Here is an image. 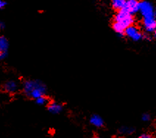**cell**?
Returning a JSON list of instances; mask_svg holds the SVG:
<instances>
[{
	"instance_id": "obj_16",
	"label": "cell",
	"mask_w": 156,
	"mask_h": 138,
	"mask_svg": "<svg viewBox=\"0 0 156 138\" xmlns=\"http://www.w3.org/2000/svg\"><path fill=\"white\" fill-rule=\"evenodd\" d=\"M6 5H7V3L5 2L0 0V10H2V9H4L5 8V6H6Z\"/></svg>"
},
{
	"instance_id": "obj_11",
	"label": "cell",
	"mask_w": 156,
	"mask_h": 138,
	"mask_svg": "<svg viewBox=\"0 0 156 138\" xmlns=\"http://www.w3.org/2000/svg\"><path fill=\"white\" fill-rule=\"evenodd\" d=\"M119 132L122 135H127V134H131L134 132V129L133 127L129 126H122L119 129Z\"/></svg>"
},
{
	"instance_id": "obj_3",
	"label": "cell",
	"mask_w": 156,
	"mask_h": 138,
	"mask_svg": "<svg viewBox=\"0 0 156 138\" xmlns=\"http://www.w3.org/2000/svg\"><path fill=\"white\" fill-rule=\"evenodd\" d=\"M142 19H155L156 11L152 3L147 1L140 2L139 11Z\"/></svg>"
},
{
	"instance_id": "obj_7",
	"label": "cell",
	"mask_w": 156,
	"mask_h": 138,
	"mask_svg": "<svg viewBox=\"0 0 156 138\" xmlns=\"http://www.w3.org/2000/svg\"><path fill=\"white\" fill-rule=\"evenodd\" d=\"M90 123L97 128H101L104 126V121L100 116L97 114L92 115L89 119Z\"/></svg>"
},
{
	"instance_id": "obj_18",
	"label": "cell",
	"mask_w": 156,
	"mask_h": 138,
	"mask_svg": "<svg viewBox=\"0 0 156 138\" xmlns=\"http://www.w3.org/2000/svg\"><path fill=\"white\" fill-rule=\"evenodd\" d=\"M93 138H101V137H97H97H93Z\"/></svg>"
},
{
	"instance_id": "obj_17",
	"label": "cell",
	"mask_w": 156,
	"mask_h": 138,
	"mask_svg": "<svg viewBox=\"0 0 156 138\" xmlns=\"http://www.w3.org/2000/svg\"><path fill=\"white\" fill-rule=\"evenodd\" d=\"M5 28V24L2 21H0V29H3Z\"/></svg>"
},
{
	"instance_id": "obj_14",
	"label": "cell",
	"mask_w": 156,
	"mask_h": 138,
	"mask_svg": "<svg viewBox=\"0 0 156 138\" xmlns=\"http://www.w3.org/2000/svg\"><path fill=\"white\" fill-rule=\"evenodd\" d=\"M139 138H153V136H152L151 134L143 133L139 136Z\"/></svg>"
},
{
	"instance_id": "obj_4",
	"label": "cell",
	"mask_w": 156,
	"mask_h": 138,
	"mask_svg": "<svg viewBox=\"0 0 156 138\" xmlns=\"http://www.w3.org/2000/svg\"><path fill=\"white\" fill-rule=\"evenodd\" d=\"M125 36L130 38L133 41H139L143 38V33H141L139 28L135 24L131 25L125 30Z\"/></svg>"
},
{
	"instance_id": "obj_8",
	"label": "cell",
	"mask_w": 156,
	"mask_h": 138,
	"mask_svg": "<svg viewBox=\"0 0 156 138\" xmlns=\"http://www.w3.org/2000/svg\"><path fill=\"white\" fill-rule=\"evenodd\" d=\"M63 105L57 102H50L48 105V111L52 114H59L63 110Z\"/></svg>"
},
{
	"instance_id": "obj_15",
	"label": "cell",
	"mask_w": 156,
	"mask_h": 138,
	"mask_svg": "<svg viewBox=\"0 0 156 138\" xmlns=\"http://www.w3.org/2000/svg\"><path fill=\"white\" fill-rule=\"evenodd\" d=\"M7 55H8V52H0V61L3 60L5 58L7 57Z\"/></svg>"
},
{
	"instance_id": "obj_9",
	"label": "cell",
	"mask_w": 156,
	"mask_h": 138,
	"mask_svg": "<svg viewBox=\"0 0 156 138\" xmlns=\"http://www.w3.org/2000/svg\"><path fill=\"white\" fill-rule=\"evenodd\" d=\"M125 0H113L111 2V6H112L113 9H114L115 10L118 12L125 8Z\"/></svg>"
},
{
	"instance_id": "obj_1",
	"label": "cell",
	"mask_w": 156,
	"mask_h": 138,
	"mask_svg": "<svg viewBox=\"0 0 156 138\" xmlns=\"http://www.w3.org/2000/svg\"><path fill=\"white\" fill-rule=\"evenodd\" d=\"M135 21L134 16L131 15L125 10L122 9L117 12L113 20L112 27L116 34L119 36H125V30L128 26L133 25Z\"/></svg>"
},
{
	"instance_id": "obj_2",
	"label": "cell",
	"mask_w": 156,
	"mask_h": 138,
	"mask_svg": "<svg viewBox=\"0 0 156 138\" xmlns=\"http://www.w3.org/2000/svg\"><path fill=\"white\" fill-rule=\"evenodd\" d=\"M23 93L27 97L37 99L41 96L45 95L47 88L46 85L38 79H27L23 83Z\"/></svg>"
},
{
	"instance_id": "obj_6",
	"label": "cell",
	"mask_w": 156,
	"mask_h": 138,
	"mask_svg": "<svg viewBox=\"0 0 156 138\" xmlns=\"http://www.w3.org/2000/svg\"><path fill=\"white\" fill-rule=\"evenodd\" d=\"M19 84L14 80H8L3 85V91L8 93H15L19 90Z\"/></svg>"
},
{
	"instance_id": "obj_12",
	"label": "cell",
	"mask_w": 156,
	"mask_h": 138,
	"mask_svg": "<svg viewBox=\"0 0 156 138\" xmlns=\"http://www.w3.org/2000/svg\"><path fill=\"white\" fill-rule=\"evenodd\" d=\"M35 102L38 105H46L49 103V99L46 95H43V96H41L35 99Z\"/></svg>"
},
{
	"instance_id": "obj_13",
	"label": "cell",
	"mask_w": 156,
	"mask_h": 138,
	"mask_svg": "<svg viewBox=\"0 0 156 138\" xmlns=\"http://www.w3.org/2000/svg\"><path fill=\"white\" fill-rule=\"evenodd\" d=\"M141 119H142L143 121L145 122L150 121L151 120V116L149 113H144L142 116H141Z\"/></svg>"
},
{
	"instance_id": "obj_10",
	"label": "cell",
	"mask_w": 156,
	"mask_h": 138,
	"mask_svg": "<svg viewBox=\"0 0 156 138\" xmlns=\"http://www.w3.org/2000/svg\"><path fill=\"white\" fill-rule=\"evenodd\" d=\"M9 48L8 40L5 36H0V52H8Z\"/></svg>"
},
{
	"instance_id": "obj_5",
	"label": "cell",
	"mask_w": 156,
	"mask_h": 138,
	"mask_svg": "<svg viewBox=\"0 0 156 138\" xmlns=\"http://www.w3.org/2000/svg\"><path fill=\"white\" fill-rule=\"evenodd\" d=\"M139 3L140 2L136 1V0H128V1H126L125 8L123 9L131 15L134 16L135 14L139 13Z\"/></svg>"
}]
</instances>
